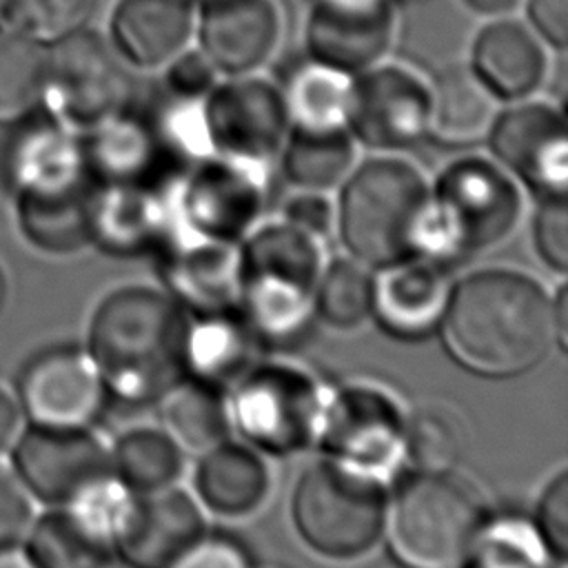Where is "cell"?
<instances>
[{
    "mask_svg": "<svg viewBox=\"0 0 568 568\" xmlns=\"http://www.w3.org/2000/svg\"><path fill=\"white\" fill-rule=\"evenodd\" d=\"M497 102L470 67H446L428 84L426 138L448 149L475 146L488 138Z\"/></svg>",
    "mask_w": 568,
    "mask_h": 568,
    "instance_id": "obj_28",
    "label": "cell"
},
{
    "mask_svg": "<svg viewBox=\"0 0 568 568\" xmlns=\"http://www.w3.org/2000/svg\"><path fill=\"white\" fill-rule=\"evenodd\" d=\"M331 384L288 359H257L229 390L233 430L266 457L315 448Z\"/></svg>",
    "mask_w": 568,
    "mask_h": 568,
    "instance_id": "obj_8",
    "label": "cell"
},
{
    "mask_svg": "<svg viewBox=\"0 0 568 568\" xmlns=\"http://www.w3.org/2000/svg\"><path fill=\"white\" fill-rule=\"evenodd\" d=\"M22 430V410L18 399L0 386V455L11 450Z\"/></svg>",
    "mask_w": 568,
    "mask_h": 568,
    "instance_id": "obj_49",
    "label": "cell"
},
{
    "mask_svg": "<svg viewBox=\"0 0 568 568\" xmlns=\"http://www.w3.org/2000/svg\"><path fill=\"white\" fill-rule=\"evenodd\" d=\"M355 162L357 151L348 129L288 131L280 151L282 173L300 191L326 193L342 186Z\"/></svg>",
    "mask_w": 568,
    "mask_h": 568,
    "instance_id": "obj_34",
    "label": "cell"
},
{
    "mask_svg": "<svg viewBox=\"0 0 568 568\" xmlns=\"http://www.w3.org/2000/svg\"><path fill=\"white\" fill-rule=\"evenodd\" d=\"M408 2H422V0H408Z\"/></svg>",
    "mask_w": 568,
    "mask_h": 568,
    "instance_id": "obj_55",
    "label": "cell"
},
{
    "mask_svg": "<svg viewBox=\"0 0 568 568\" xmlns=\"http://www.w3.org/2000/svg\"><path fill=\"white\" fill-rule=\"evenodd\" d=\"M209 532L206 510L180 484L138 495L113 552L135 568H169Z\"/></svg>",
    "mask_w": 568,
    "mask_h": 568,
    "instance_id": "obj_20",
    "label": "cell"
},
{
    "mask_svg": "<svg viewBox=\"0 0 568 568\" xmlns=\"http://www.w3.org/2000/svg\"><path fill=\"white\" fill-rule=\"evenodd\" d=\"M200 49L224 75H248L277 49L282 16L275 0H200Z\"/></svg>",
    "mask_w": 568,
    "mask_h": 568,
    "instance_id": "obj_21",
    "label": "cell"
},
{
    "mask_svg": "<svg viewBox=\"0 0 568 568\" xmlns=\"http://www.w3.org/2000/svg\"><path fill=\"white\" fill-rule=\"evenodd\" d=\"M555 564L566 561L568 552V470L550 475L539 490L535 513L530 515Z\"/></svg>",
    "mask_w": 568,
    "mask_h": 568,
    "instance_id": "obj_42",
    "label": "cell"
},
{
    "mask_svg": "<svg viewBox=\"0 0 568 568\" xmlns=\"http://www.w3.org/2000/svg\"><path fill=\"white\" fill-rule=\"evenodd\" d=\"M446 268L422 255L375 268L371 320L402 339H422L435 333L453 286Z\"/></svg>",
    "mask_w": 568,
    "mask_h": 568,
    "instance_id": "obj_22",
    "label": "cell"
},
{
    "mask_svg": "<svg viewBox=\"0 0 568 568\" xmlns=\"http://www.w3.org/2000/svg\"><path fill=\"white\" fill-rule=\"evenodd\" d=\"M98 0H2V11L36 42H58L84 29Z\"/></svg>",
    "mask_w": 568,
    "mask_h": 568,
    "instance_id": "obj_41",
    "label": "cell"
},
{
    "mask_svg": "<svg viewBox=\"0 0 568 568\" xmlns=\"http://www.w3.org/2000/svg\"><path fill=\"white\" fill-rule=\"evenodd\" d=\"M375 268L344 255L326 260L317 293L315 320L335 331H353L373 317Z\"/></svg>",
    "mask_w": 568,
    "mask_h": 568,
    "instance_id": "obj_38",
    "label": "cell"
},
{
    "mask_svg": "<svg viewBox=\"0 0 568 568\" xmlns=\"http://www.w3.org/2000/svg\"><path fill=\"white\" fill-rule=\"evenodd\" d=\"M7 178L13 193L62 186L87 180L82 142L55 120L24 126L7 153Z\"/></svg>",
    "mask_w": 568,
    "mask_h": 568,
    "instance_id": "obj_30",
    "label": "cell"
},
{
    "mask_svg": "<svg viewBox=\"0 0 568 568\" xmlns=\"http://www.w3.org/2000/svg\"><path fill=\"white\" fill-rule=\"evenodd\" d=\"M82 155L95 184H173L182 175L164 160L144 111L129 104L91 126Z\"/></svg>",
    "mask_w": 568,
    "mask_h": 568,
    "instance_id": "obj_23",
    "label": "cell"
},
{
    "mask_svg": "<svg viewBox=\"0 0 568 568\" xmlns=\"http://www.w3.org/2000/svg\"><path fill=\"white\" fill-rule=\"evenodd\" d=\"M428 84L404 67L375 64L353 78L348 131L355 142L390 153L426 138Z\"/></svg>",
    "mask_w": 568,
    "mask_h": 568,
    "instance_id": "obj_16",
    "label": "cell"
},
{
    "mask_svg": "<svg viewBox=\"0 0 568 568\" xmlns=\"http://www.w3.org/2000/svg\"><path fill=\"white\" fill-rule=\"evenodd\" d=\"M442 342L466 371L506 379L532 371L557 346L555 293L535 275L488 266L453 282Z\"/></svg>",
    "mask_w": 568,
    "mask_h": 568,
    "instance_id": "obj_1",
    "label": "cell"
},
{
    "mask_svg": "<svg viewBox=\"0 0 568 568\" xmlns=\"http://www.w3.org/2000/svg\"><path fill=\"white\" fill-rule=\"evenodd\" d=\"M324 264V242L282 217L260 222L240 242L237 308L262 346H286L306 335Z\"/></svg>",
    "mask_w": 568,
    "mask_h": 568,
    "instance_id": "obj_3",
    "label": "cell"
},
{
    "mask_svg": "<svg viewBox=\"0 0 568 568\" xmlns=\"http://www.w3.org/2000/svg\"><path fill=\"white\" fill-rule=\"evenodd\" d=\"M430 182L404 158H371L348 173L335 204V231L346 255L371 268L415 255Z\"/></svg>",
    "mask_w": 568,
    "mask_h": 568,
    "instance_id": "obj_6",
    "label": "cell"
},
{
    "mask_svg": "<svg viewBox=\"0 0 568 568\" xmlns=\"http://www.w3.org/2000/svg\"><path fill=\"white\" fill-rule=\"evenodd\" d=\"M100 568H135V566H131V564H126V561H122L118 555H113L106 564H102Z\"/></svg>",
    "mask_w": 568,
    "mask_h": 568,
    "instance_id": "obj_53",
    "label": "cell"
},
{
    "mask_svg": "<svg viewBox=\"0 0 568 568\" xmlns=\"http://www.w3.org/2000/svg\"><path fill=\"white\" fill-rule=\"evenodd\" d=\"M486 142L495 162L537 197L568 195V131L557 106L517 100L497 113Z\"/></svg>",
    "mask_w": 568,
    "mask_h": 568,
    "instance_id": "obj_13",
    "label": "cell"
},
{
    "mask_svg": "<svg viewBox=\"0 0 568 568\" xmlns=\"http://www.w3.org/2000/svg\"><path fill=\"white\" fill-rule=\"evenodd\" d=\"M393 38V0H315L306 22L308 55L348 75L379 64Z\"/></svg>",
    "mask_w": 568,
    "mask_h": 568,
    "instance_id": "obj_19",
    "label": "cell"
},
{
    "mask_svg": "<svg viewBox=\"0 0 568 568\" xmlns=\"http://www.w3.org/2000/svg\"><path fill=\"white\" fill-rule=\"evenodd\" d=\"M175 184H95L91 244L113 257L158 255L178 231Z\"/></svg>",
    "mask_w": 568,
    "mask_h": 568,
    "instance_id": "obj_17",
    "label": "cell"
},
{
    "mask_svg": "<svg viewBox=\"0 0 568 568\" xmlns=\"http://www.w3.org/2000/svg\"><path fill=\"white\" fill-rule=\"evenodd\" d=\"M273 493L268 457L242 439H224L197 455L193 495L200 506L224 519H246Z\"/></svg>",
    "mask_w": 568,
    "mask_h": 568,
    "instance_id": "obj_24",
    "label": "cell"
},
{
    "mask_svg": "<svg viewBox=\"0 0 568 568\" xmlns=\"http://www.w3.org/2000/svg\"><path fill=\"white\" fill-rule=\"evenodd\" d=\"M220 71L204 55L202 49H182L169 64L164 89L184 98H206L217 84Z\"/></svg>",
    "mask_w": 568,
    "mask_h": 568,
    "instance_id": "obj_45",
    "label": "cell"
},
{
    "mask_svg": "<svg viewBox=\"0 0 568 568\" xmlns=\"http://www.w3.org/2000/svg\"><path fill=\"white\" fill-rule=\"evenodd\" d=\"M204 115L215 153L271 166L288 135L280 87L268 80L231 75L204 98Z\"/></svg>",
    "mask_w": 568,
    "mask_h": 568,
    "instance_id": "obj_15",
    "label": "cell"
},
{
    "mask_svg": "<svg viewBox=\"0 0 568 568\" xmlns=\"http://www.w3.org/2000/svg\"><path fill=\"white\" fill-rule=\"evenodd\" d=\"M13 475L27 493L49 508H64L98 481L113 475L111 446L93 426L20 430L11 446Z\"/></svg>",
    "mask_w": 568,
    "mask_h": 568,
    "instance_id": "obj_11",
    "label": "cell"
},
{
    "mask_svg": "<svg viewBox=\"0 0 568 568\" xmlns=\"http://www.w3.org/2000/svg\"><path fill=\"white\" fill-rule=\"evenodd\" d=\"M47 53L18 33L0 36V122L24 118L42 98Z\"/></svg>",
    "mask_w": 568,
    "mask_h": 568,
    "instance_id": "obj_40",
    "label": "cell"
},
{
    "mask_svg": "<svg viewBox=\"0 0 568 568\" xmlns=\"http://www.w3.org/2000/svg\"><path fill=\"white\" fill-rule=\"evenodd\" d=\"M532 244L537 257L555 273L568 268V202L566 195L539 197L532 217Z\"/></svg>",
    "mask_w": 568,
    "mask_h": 568,
    "instance_id": "obj_43",
    "label": "cell"
},
{
    "mask_svg": "<svg viewBox=\"0 0 568 568\" xmlns=\"http://www.w3.org/2000/svg\"><path fill=\"white\" fill-rule=\"evenodd\" d=\"M195 31L193 0H118L111 38L118 55L140 69L166 67Z\"/></svg>",
    "mask_w": 568,
    "mask_h": 568,
    "instance_id": "obj_26",
    "label": "cell"
},
{
    "mask_svg": "<svg viewBox=\"0 0 568 568\" xmlns=\"http://www.w3.org/2000/svg\"><path fill=\"white\" fill-rule=\"evenodd\" d=\"M528 20L541 42L566 49L568 44V0H528Z\"/></svg>",
    "mask_w": 568,
    "mask_h": 568,
    "instance_id": "obj_48",
    "label": "cell"
},
{
    "mask_svg": "<svg viewBox=\"0 0 568 568\" xmlns=\"http://www.w3.org/2000/svg\"><path fill=\"white\" fill-rule=\"evenodd\" d=\"M519 182L488 158H459L430 184L415 255L444 266L486 255L519 226Z\"/></svg>",
    "mask_w": 568,
    "mask_h": 568,
    "instance_id": "obj_4",
    "label": "cell"
},
{
    "mask_svg": "<svg viewBox=\"0 0 568 568\" xmlns=\"http://www.w3.org/2000/svg\"><path fill=\"white\" fill-rule=\"evenodd\" d=\"M408 408L375 382H346L328 388L315 448L322 457L377 477L386 484L404 464Z\"/></svg>",
    "mask_w": 568,
    "mask_h": 568,
    "instance_id": "obj_9",
    "label": "cell"
},
{
    "mask_svg": "<svg viewBox=\"0 0 568 568\" xmlns=\"http://www.w3.org/2000/svg\"><path fill=\"white\" fill-rule=\"evenodd\" d=\"M142 111L164 160L178 173H186L193 164L215 153L206 126L204 98H184L164 89Z\"/></svg>",
    "mask_w": 568,
    "mask_h": 568,
    "instance_id": "obj_36",
    "label": "cell"
},
{
    "mask_svg": "<svg viewBox=\"0 0 568 568\" xmlns=\"http://www.w3.org/2000/svg\"><path fill=\"white\" fill-rule=\"evenodd\" d=\"M353 78L311 55L288 69L280 87L288 131L348 129Z\"/></svg>",
    "mask_w": 568,
    "mask_h": 568,
    "instance_id": "obj_31",
    "label": "cell"
},
{
    "mask_svg": "<svg viewBox=\"0 0 568 568\" xmlns=\"http://www.w3.org/2000/svg\"><path fill=\"white\" fill-rule=\"evenodd\" d=\"M282 220L324 242L335 231V204L326 193L295 189L282 206Z\"/></svg>",
    "mask_w": 568,
    "mask_h": 568,
    "instance_id": "obj_47",
    "label": "cell"
},
{
    "mask_svg": "<svg viewBox=\"0 0 568 568\" xmlns=\"http://www.w3.org/2000/svg\"><path fill=\"white\" fill-rule=\"evenodd\" d=\"M390 484L320 455L291 495V521L300 541L326 561L364 559L384 541Z\"/></svg>",
    "mask_w": 568,
    "mask_h": 568,
    "instance_id": "obj_7",
    "label": "cell"
},
{
    "mask_svg": "<svg viewBox=\"0 0 568 568\" xmlns=\"http://www.w3.org/2000/svg\"><path fill=\"white\" fill-rule=\"evenodd\" d=\"M93 193L95 182L91 178L16 193L24 237L36 248L53 255H69L89 246Z\"/></svg>",
    "mask_w": 568,
    "mask_h": 568,
    "instance_id": "obj_29",
    "label": "cell"
},
{
    "mask_svg": "<svg viewBox=\"0 0 568 568\" xmlns=\"http://www.w3.org/2000/svg\"><path fill=\"white\" fill-rule=\"evenodd\" d=\"M111 446L113 475L135 495H149L180 484L186 453L162 426L126 428Z\"/></svg>",
    "mask_w": 568,
    "mask_h": 568,
    "instance_id": "obj_33",
    "label": "cell"
},
{
    "mask_svg": "<svg viewBox=\"0 0 568 568\" xmlns=\"http://www.w3.org/2000/svg\"><path fill=\"white\" fill-rule=\"evenodd\" d=\"M33 519V497L11 470L0 466V550L22 546Z\"/></svg>",
    "mask_w": 568,
    "mask_h": 568,
    "instance_id": "obj_44",
    "label": "cell"
},
{
    "mask_svg": "<svg viewBox=\"0 0 568 568\" xmlns=\"http://www.w3.org/2000/svg\"><path fill=\"white\" fill-rule=\"evenodd\" d=\"M466 448L462 417L446 404H422L408 410L404 462L413 470H453Z\"/></svg>",
    "mask_w": 568,
    "mask_h": 568,
    "instance_id": "obj_39",
    "label": "cell"
},
{
    "mask_svg": "<svg viewBox=\"0 0 568 568\" xmlns=\"http://www.w3.org/2000/svg\"><path fill=\"white\" fill-rule=\"evenodd\" d=\"M129 75L118 53L93 31H75L47 53L44 91L55 115L93 126L129 104Z\"/></svg>",
    "mask_w": 568,
    "mask_h": 568,
    "instance_id": "obj_12",
    "label": "cell"
},
{
    "mask_svg": "<svg viewBox=\"0 0 568 568\" xmlns=\"http://www.w3.org/2000/svg\"><path fill=\"white\" fill-rule=\"evenodd\" d=\"M470 69L497 100L517 102L541 87L548 55L535 31L517 20L499 18L477 33Z\"/></svg>",
    "mask_w": 568,
    "mask_h": 568,
    "instance_id": "obj_25",
    "label": "cell"
},
{
    "mask_svg": "<svg viewBox=\"0 0 568 568\" xmlns=\"http://www.w3.org/2000/svg\"><path fill=\"white\" fill-rule=\"evenodd\" d=\"M266 197V164L213 153L178 180V224L211 240L240 244L262 222Z\"/></svg>",
    "mask_w": 568,
    "mask_h": 568,
    "instance_id": "obj_10",
    "label": "cell"
},
{
    "mask_svg": "<svg viewBox=\"0 0 568 568\" xmlns=\"http://www.w3.org/2000/svg\"><path fill=\"white\" fill-rule=\"evenodd\" d=\"M555 293V337H557V348L566 353L568 346V293L566 284L559 282Z\"/></svg>",
    "mask_w": 568,
    "mask_h": 568,
    "instance_id": "obj_50",
    "label": "cell"
},
{
    "mask_svg": "<svg viewBox=\"0 0 568 568\" xmlns=\"http://www.w3.org/2000/svg\"><path fill=\"white\" fill-rule=\"evenodd\" d=\"M22 550L36 568H100L115 552L69 508L36 515Z\"/></svg>",
    "mask_w": 568,
    "mask_h": 568,
    "instance_id": "obj_35",
    "label": "cell"
},
{
    "mask_svg": "<svg viewBox=\"0 0 568 568\" xmlns=\"http://www.w3.org/2000/svg\"><path fill=\"white\" fill-rule=\"evenodd\" d=\"M0 568H36L33 561L27 557L22 546L0 550Z\"/></svg>",
    "mask_w": 568,
    "mask_h": 568,
    "instance_id": "obj_52",
    "label": "cell"
},
{
    "mask_svg": "<svg viewBox=\"0 0 568 568\" xmlns=\"http://www.w3.org/2000/svg\"><path fill=\"white\" fill-rule=\"evenodd\" d=\"M160 426L186 455H202L233 433L229 393L191 377H182L158 402Z\"/></svg>",
    "mask_w": 568,
    "mask_h": 568,
    "instance_id": "obj_32",
    "label": "cell"
},
{
    "mask_svg": "<svg viewBox=\"0 0 568 568\" xmlns=\"http://www.w3.org/2000/svg\"><path fill=\"white\" fill-rule=\"evenodd\" d=\"M189 313L162 288L126 284L106 293L87 328L91 355L109 397L155 404L184 377Z\"/></svg>",
    "mask_w": 568,
    "mask_h": 568,
    "instance_id": "obj_2",
    "label": "cell"
},
{
    "mask_svg": "<svg viewBox=\"0 0 568 568\" xmlns=\"http://www.w3.org/2000/svg\"><path fill=\"white\" fill-rule=\"evenodd\" d=\"M16 393L22 417L51 428L93 426L109 402L91 355L80 346H53L33 355Z\"/></svg>",
    "mask_w": 568,
    "mask_h": 568,
    "instance_id": "obj_14",
    "label": "cell"
},
{
    "mask_svg": "<svg viewBox=\"0 0 568 568\" xmlns=\"http://www.w3.org/2000/svg\"><path fill=\"white\" fill-rule=\"evenodd\" d=\"M2 288H4V284H2V275H0V300H2Z\"/></svg>",
    "mask_w": 568,
    "mask_h": 568,
    "instance_id": "obj_54",
    "label": "cell"
},
{
    "mask_svg": "<svg viewBox=\"0 0 568 568\" xmlns=\"http://www.w3.org/2000/svg\"><path fill=\"white\" fill-rule=\"evenodd\" d=\"M470 11L479 16H490V18H504L513 13L521 0H462Z\"/></svg>",
    "mask_w": 568,
    "mask_h": 568,
    "instance_id": "obj_51",
    "label": "cell"
},
{
    "mask_svg": "<svg viewBox=\"0 0 568 568\" xmlns=\"http://www.w3.org/2000/svg\"><path fill=\"white\" fill-rule=\"evenodd\" d=\"M544 539L521 513H490L459 568H552Z\"/></svg>",
    "mask_w": 568,
    "mask_h": 568,
    "instance_id": "obj_37",
    "label": "cell"
},
{
    "mask_svg": "<svg viewBox=\"0 0 568 568\" xmlns=\"http://www.w3.org/2000/svg\"><path fill=\"white\" fill-rule=\"evenodd\" d=\"M488 517L486 495L459 468L410 470L388 493L384 541L406 568H459Z\"/></svg>",
    "mask_w": 568,
    "mask_h": 568,
    "instance_id": "obj_5",
    "label": "cell"
},
{
    "mask_svg": "<svg viewBox=\"0 0 568 568\" xmlns=\"http://www.w3.org/2000/svg\"><path fill=\"white\" fill-rule=\"evenodd\" d=\"M155 257L162 288L189 315L240 311V244L211 240L178 224Z\"/></svg>",
    "mask_w": 568,
    "mask_h": 568,
    "instance_id": "obj_18",
    "label": "cell"
},
{
    "mask_svg": "<svg viewBox=\"0 0 568 568\" xmlns=\"http://www.w3.org/2000/svg\"><path fill=\"white\" fill-rule=\"evenodd\" d=\"M169 568H253V559L237 539L206 532Z\"/></svg>",
    "mask_w": 568,
    "mask_h": 568,
    "instance_id": "obj_46",
    "label": "cell"
},
{
    "mask_svg": "<svg viewBox=\"0 0 568 568\" xmlns=\"http://www.w3.org/2000/svg\"><path fill=\"white\" fill-rule=\"evenodd\" d=\"M262 348L240 311L189 315L184 377L229 393L260 359Z\"/></svg>",
    "mask_w": 568,
    "mask_h": 568,
    "instance_id": "obj_27",
    "label": "cell"
}]
</instances>
